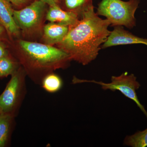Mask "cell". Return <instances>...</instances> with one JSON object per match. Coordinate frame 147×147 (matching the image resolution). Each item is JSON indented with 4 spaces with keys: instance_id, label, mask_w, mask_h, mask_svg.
I'll return each mask as SVG.
<instances>
[{
    "instance_id": "cell-4",
    "label": "cell",
    "mask_w": 147,
    "mask_h": 147,
    "mask_svg": "<svg viewBox=\"0 0 147 147\" xmlns=\"http://www.w3.org/2000/svg\"><path fill=\"white\" fill-rule=\"evenodd\" d=\"M111 80L110 83H105L95 80H80L75 77L73 82L74 84L93 83L100 85L104 90L119 91L125 97L134 101L147 118L146 110L139 101L136 92V90L141 86L140 83L137 81L136 76L132 74L129 75L127 72H125L119 76H112Z\"/></svg>"
},
{
    "instance_id": "cell-12",
    "label": "cell",
    "mask_w": 147,
    "mask_h": 147,
    "mask_svg": "<svg viewBox=\"0 0 147 147\" xmlns=\"http://www.w3.org/2000/svg\"><path fill=\"white\" fill-rule=\"evenodd\" d=\"M65 10L78 14L80 18L83 11L92 4V0H64Z\"/></svg>"
},
{
    "instance_id": "cell-10",
    "label": "cell",
    "mask_w": 147,
    "mask_h": 147,
    "mask_svg": "<svg viewBox=\"0 0 147 147\" xmlns=\"http://www.w3.org/2000/svg\"><path fill=\"white\" fill-rule=\"evenodd\" d=\"M69 26L50 22L44 27L43 38L48 45L59 44L67 34Z\"/></svg>"
},
{
    "instance_id": "cell-17",
    "label": "cell",
    "mask_w": 147,
    "mask_h": 147,
    "mask_svg": "<svg viewBox=\"0 0 147 147\" xmlns=\"http://www.w3.org/2000/svg\"><path fill=\"white\" fill-rule=\"evenodd\" d=\"M10 3L15 5L21 6L27 2L28 0H8Z\"/></svg>"
},
{
    "instance_id": "cell-13",
    "label": "cell",
    "mask_w": 147,
    "mask_h": 147,
    "mask_svg": "<svg viewBox=\"0 0 147 147\" xmlns=\"http://www.w3.org/2000/svg\"><path fill=\"white\" fill-rule=\"evenodd\" d=\"M42 84V86L45 90L54 93L60 89L63 83L59 76L54 74H50L44 77Z\"/></svg>"
},
{
    "instance_id": "cell-15",
    "label": "cell",
    "mask_w": 147,
    "mask_h": 147,
    "mask_svg": "<svg viewBox=\"0 0 147 147\" xmlns=\"http://www.w3.org/2000/svg\"><path fill=\"white\" fill-rule=\"evenodd\" d=\"M15 69V63L7 56L0 59V78L12 74Z\"/></svg>"
},
{
    "instance_id": "cell-19",
    "label": "cell",
    "mask_w": 147,
    "mask_h": 147,
    "mask_svg": "<svg viewBox=\"0 0 147 147\" xmlns=\"http://www.w3.org/2000/svg\"><path fill=\"white\" fill-rule=\"evenodd\" d=\"M5 28L3 26L1 25L0 24V36L3 33V32L4 31Z\"/></svg>"
},
{
    "instance_id": "cell-18",
    "label": "cell",
    "mask_w": 147,
    "mask_h": 147,
    "mask_svg": "<svg viewBox=\"0 0 147 147\" xmlns=\"http://www.w3.org/2000/svg\"><path fill=\"white\" fill-rule=\"evenodd\" d=\"M37 1H41L45 4L49 5L50 6H54L57 5L58 0H37Z\"/></svg>"
},
{
    "instance_id": "cell-8",
    "label": "cell",
    "mask_w": 147,
    "mask_h": 147,
    "mask_svg": "<svg viewBox=\"0 0 147 147\" xmlns=\"http://www.w3.org/2000/svg\"><path fill=\"white\" fill-rule=\"evenodd\" d=\"M10 3L8 0H0V23L8 34L16 37L20 34V29L14 21Z\"/></svg>"
},
{
    "instance_id": "cell-7",
    "label": "cell",
    "mask_w": 147,
    "mask_h": 147,
    "mask_svg": "<svg viewBox=\"0 0 147 147\" xmlns=\"http://www.w3.org/2000/svg\"><path fill=\"white\" fill-rule=\"evenodd\" d=\"M142 44L147 46V38H142L126 31L121 26L114 27L110 32L107 40L102 46V48L119 45Z\"/></svg>"
},
{
    "instance_id": "cell-14",
    "label": "cell",
    "mask_w": 147,
    "mask_h": 147,
    "mask_svg": "<svg viewBox=\"0 0 147 147\" xmlns=\"http://www.w3.org/2000/svg\"><path fill=\"white\" fill-rule=\"evenodd\" d=\"M11 116L9 113L0 115V147L5 146L8 139Z\"/></svg>"
},
{
    "instance_id": "cell-2",
    "label": "cell",
    "mask_w": 147,
    "mask_h": 147,
    "mask_svg": "<svg viewBox=\"0 0 147 147\" xmlns=\"http://www.w3.org/2000/svg\"><path fill=\"white\" fill-rule=\"evenodd\" d=\"M19 44L29 67L33 70L50 71L64 68L71 61L67 53L51 45L23 40Z\"/></svg>"
},
{
    "instance_id": "cell-9",
    "label": "cell",
    "mask_w": 147,
    "mask_h": 147,
    "mask_svg": "<svg viewBox=\"0 0 147 147\" xmlns=\"http://www.w3.org/2000/svg\"><path fill=\"white\" fill-rule=\"evenodd\" d=\"M79 18L76 13L63 10L57 5L50 6L46 15V19L50 22L67 26L75 24Z\"/></svg>"
},
{
    "instance_id": "cell-16",
    "label": "cell",
    "mask_w": 147,
    "mask_h": 147,
    "mask_svg": "<svg viewBox=\"0 0 147 147\" xmlns=\"http://www.w3.org/2000/svg\"><path fill=\"white\" fill-rule=\"evenodd\" d=\"M7 56L5 45L3 42L0 41V59Z\"/></svg>"
},
{
    "instance_id": "cell-20",
    "label": "cell",
    "mask_w": 147,
    "mask_h": 147,
    "mask_svg": "<svg viewBox=\"0 0 147 147\" xmlns=\"http://www.w3.org/2000/svg\"><path fill=\"white\" fill-rule=\"evenodd\" d=\"M2 113L1 110V108H0V115H1V113Z\"/></svg>"
},
{
    "instance_id": "cell-6",
    "label": "cell",
    "mask_w": 147,
    "mask_h": 147,
    "mask_svg": "<svg viewBox=\"0 0 147 147\" xmlns=\"http://www.w3.org/2000/svg\"><path fill=\"white\" fill-rule=\"evenodd\" d=\"M23 80L19 74L14 73L4 91L0 95V108L2 113H8L13 110L18 101Z\"/></svg>"
},
{
    "instance_id": "cell-1",
    "label": "cell",
    "mask_w": 147,
    "mask_h": 147,
    "mask_svg": "<svg viewBox=\"0 0 147 147\" xmlns=\"http://www.w3.org/2000/svg\"><path fill=\"white\" fill-rule=\"evenodd\" d=\"M110 23L95 12L93 4L83 11L75 24L69 26L67 34L59 43L71 60L87 65L97 58L101 45L110 33Z\"/></svg>"
},
{
    "instance_id": "cell-11",
    "label": "cell",
    "mask_w": 147,
    "mask_h": 147,
    "mask_svg": "<svg viewBox=\"0 0 147 147\" xmlns=\"http://www.w3.org/2000/svg\"><path fill=\"white\" fill-rule=\"evenodd\" d=\"M123 144L131 147H147V128L143 131H137L133 135L127 136Z\"/></svg>"
},
{
    "instance_id": "cell-5",
    "label": "cell",
    "mask_w": 147,
    "mask_h": 147,
    "mask_svg": "<svg viewBox=\"0 0 147 147\" xmlns=\"http://www.w3.org/2000/svg\"><path fill=\"white\" fill-rule=\"evenodd\" d=\"M45 4L36 0L23 9L13 10V18L19 29L26 31L37 26L44 15Z\"/></svg>"
},
{
    "instance_id": "cell-3",
    "label": "cell",
    "mask_w": 147,
    "mask_h": 147,
    "mask_svg": "<svg viewBox=\"0 0 147 147\" xmlns=\"http://www.w3.org/2000/svg\"><path fill=\"white\" fill-rule=\"evenodd\" d=\"M139 0H102L98 5L96 13L105 16L112 26H121L131 29L136 26L135 13Z\"/></svg>"
}]
</instances>
